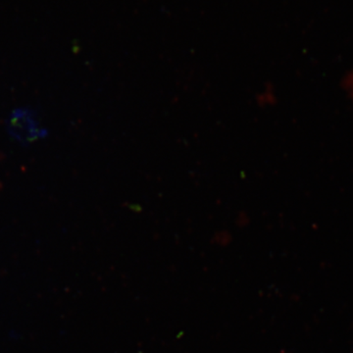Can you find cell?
Listing matches in <instances>:
<instances>
[{"label":"cell","mask_w":353,"mask_h":353,"mask_svg":"<svg viewBox=\"0 0 353 353\" xmlns=\"http://www.w3.org/2000/svg\"><path fill=\"white\" fill-rule=\"evenodd\" d=\"M39 126L36 113L27 108L15 109L7 123L10 136L23 145L34 143L46 136V130Z\"/></svg>","instance_id":"cell-1"}]
</instances>
